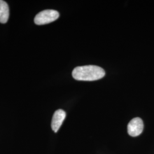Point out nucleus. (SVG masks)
<instances>
[{
    "instance_id": "5",
    "label": "nucleus",
    "mask_w": 154,
    "mask_h": 154,
    "mask_svg": "<svg viewBox=\"0 0 154 154\" xmlns=\"http://www.w3.org/2000/svg\"><path fill=\"white\" fill-rule=\"evenodd\" d=\"M9 17V9L5 1L0 0V23H5Z\"/></svg>"
},
{
    "instance_id": "1",
    "label": "nucleus",
    "mask_w": 154,
    "mask_h": 154,
    "mask_svg": "<svg viewBox=\"0 0 154 154\" xmlns=\"http://www.w3.org/2000/svg\"><path fill=\"white\" fill-rule=\"evenodd\" d=\"M105 70L95 65L78 66L72 72V76L78 81H93L98 80L105 76Z\"/></svg>"
},
{
    "instance_id": "3",
    "label": "nucleus",
    "mask_w": 154,
    "mask_h": 154,
    "mask_svg": "<svg viewBox=\"0 0 154 154\" xmlns=\"http://www.w3.org/2000/svg\"><path fill=\"white\" fill-rule=\"evenodd\" d=\"M143 121L140 118H135L129 122L127 126L128 134L133 137H138L143 132Z\"/></svg>"
},
{
    "instance_id": "2",
    "label": "nucleus",
    "mask_w": 154,
    "mask_h": 154,
    "mask_svg": "<svg viewBox=\"0 0 154 154\" xmlns=\"http://www.w3.org/2000/svg\"><path fill=\"white\" fill-rule=\"evenodd\" d=\"M59 13L54 10H45L39 12L34 18V23L38 25L48 24L57 20Z\"/></svg>"
},
{
    "instance_id": "4",
    "label": "nucleus",
    "mask_w": 154,
    "mask_h": 154,
    "mask_svg": "<svg viewBox=\"0 0 154 154\" xmlns=\"http://www.w3.org/2000/svg\"><path fill=\"white\" fill-rule=\"evenodd\" d=\"M66 118V112L63 110H57L53 116L51 121V128L55 132H57Z\"/></svg>"
}]
</instances>
